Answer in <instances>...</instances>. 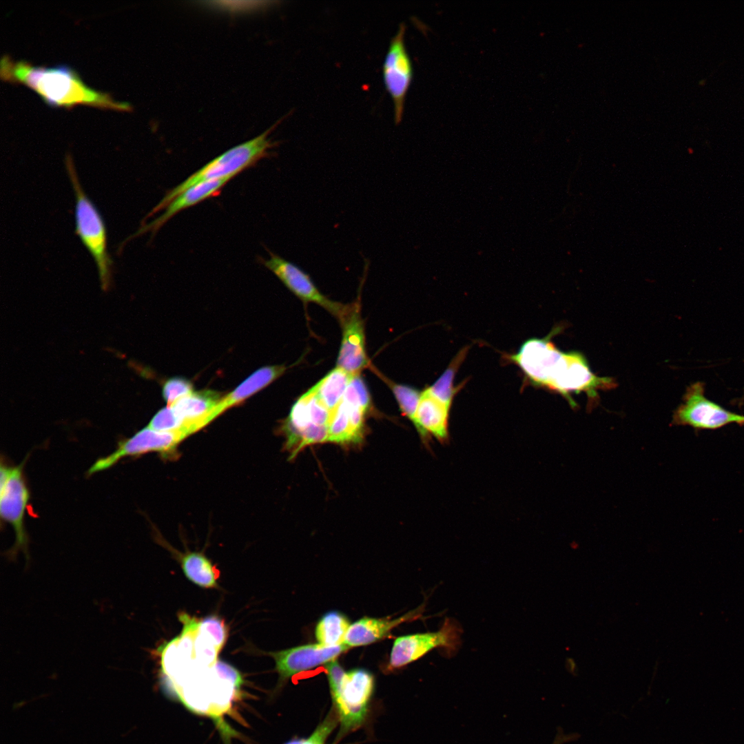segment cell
Wrapping results in <instances>:
<instances>
[{"instance_id": "d6986e66", "label": "cell", "mask_w": 744, "mask_h": 744, "mask_svg": "<svg viewBox=\"0 0 744 744\" xmlns=\"http://www.w3.org/2000/svg\"><path fill=\"white\" fill-rule=\"evenodd\" d=\"M353 376L336 367L311 389L318 398L331 412L341 402Z\"/></svg>"}, {"instance_id": "9c48e42d", "label": "cell", "mask_w": 744, "mask_h": 744, "mask_svg": "<svg viewBox=\"0 0 744 744\" xmlns=\"http://www.w3.org/2000/svg\"><path fill=\"white\" fill-rule=\"evenodd\" d=\"M405 31L402 23L391 39L382 66L385 87L393 103L395 124L402 119L404 101L413 78L411 60L405 45Z\"/></svg>"}, {"instance_id": "7c38bea8", "label": "cell", "mask_w": 744, "mask_h": 744, "mask_svg": "<svg viewBox=\"0 0 744 744\" xmlns=\"http://www.w3.org/2000/svg\"><path fill=\"white\" fill-rule=\"evenodd\" d=\"M349 648L345 644L326 646L318 643L268 654L275 661L276 670L280 679L286 680L296 674L334 661Z\"/></svg>"}, {"instance_id": "5b68a950", "label": "cell", "mask_w": 744, "mask_h": 744, "mask_svg": "<svg viewBox=\"0 0 744 744\" xmlns=\"http://www.w3.org/2000/svg\"><path fill=\"white\" fill-rule=\"evenodd\" d=\"M65 165L75 195L76 233L94 260L101 287L107 290L111 282L112 262L107 252L106 227L96 207L85 194L69 155Z\"/></svg>"}, {"instance_id": "6da1fadb", "label": "cell", "mask_w": 744, "mask_h": 744, "mask_svg": "<svg viewBox=\"0 0 744 744\" xmlns=\"http://www.w3.org/2000/svg\"><path fill=\"white\" fill-rule=\"evenodd\" d=\"M508 359L519 367L531 384L563 395L573 408L576 404L570 393L586 392L595 398L597 390L615 385L612 379L592 373L581 353L560 351L549 338L528 339Z\"/></svg>"}, {"instance_id": "52a82bcc", "label": "cell", "mask_w": 744, "mask_h": 744, "mask_svg": "<svg viewBox=\"0 0 744 744\" xmlns=\"http://www.w3.org/2000/svg\"><path fill=\"white\" fill-rule=\"evenodd\" d=\"M462 630L452 619L446 618L435 632L417 633L395 639L391 649L389 666L404 667L435 649L442 650L447 657L454 655L461 645Z\"/></svg>"}, {"instance_id": "4316f807", "label": "cell", "mask_w": 744, "mask_h": 744, "mask_svg": "<svg viewBox=\"0 0 744 744\" xmlns=\"http://www.w3.org/2000/svg\"><path fill=\"white\" fill-rule=\"evenodd\" d=\"M193 385L190 381L180 377H174L167 380L163 387V396L167 406H170L178 400L193 392Z\"/></svg>"}, {"instance_id": "484cf974", "label": "cell", "mask_w": 744, "mask_h": 744, "mask_svg": "<svg viewBox=\"0 0 744 744\" xmlns=\"http://www.w3.org/2000/svg\"><path fill=\"white\" fill-rule=\"evenodd\" d=\"M200 632L205 635L220 651L227 639V628L223 619L213 616L199 622Z\"/></svg>"}, {"instance_id": "2e32d148", "label": "cell", "mask_w": 744, "mask_h": 744, "mask_svg": "<svg viewBox=\"0 0 744 744\" xmlns=\"http://www.w3.org/2000/svg\"><path fill=\"white\" fill-rule=\"evenodd\" d=\"M231 179V178H225L205 181L188 188L174 198L160 216L149 223L143 224L133 236L148 232L156 234L168 220L181 211L218 194Z\"/></svg>"}, {"instance_id": "8fae6325", "label": "cell", "mask_w": 744, "mask_h": 744, "mask_svg": "<svg viewBox=\"0 0 744 744\" xmlns=\"http://www.w3.org/2000/svg\"><path fill=\"white\" fill-rule=\"evenodd\" d=\"M269 258L262 263L272 271L296 296L304 302L318 304L338 318H344L350 307L333 302L324 296L313 283L309 276L294 264L269 251Z\"/></svg>"}, {"instance_id": "277c9868", "label": "cell", "mask_w": 744, "mask_h": 744, "mask_svg": "<svg viewBox=\"0 0 744 744\" xmlns=\"http://www.w3.org/2000/svg\"><path fill=\"white\" fill-rule=\"evenodd\" d=\"M333 701L344 731L358 727L364 721L374 689V677L357 668L346 672L336 661L325 664Z\"/></svg>"}, {"instance_id": "f1b7e54d", "label": "cell", "mask_w": 744, "mask_h": 744, "mask_svg": "<svg viewBox=\"0 0 744 744\" xmlns=\"http://www.w3.org/2000/svg\"><path fill=\"white\" fill-rule=\"evenodd\" d=\"M577 737H578V736L577 734L566 735L561 731V732L559 731L557 732V734L556 735V737H555V740H554V741H553V743L552 744H564V743H565L566 742H569V741H572V740H573V739H575V738H576Z\"/></svg>"}, {"instance_id": "30bf717a", "label": "cell", "mask_w": 744, "mask_h": 744, "mask_svg": "<svg viewBox=\"0 0 744 744\" xmlns=\"http://www.w3.org/2000/svg\"><path fill=\"white\" fill-rule=\"evenodd\" d=\"M187 437L180 432L158 431L147 426L131 437L121 441L111 454L97 459L90 468L88 475L106 470L126 456H136L150 452L162 455L174 453L180 442Z\"/></svg>"}, {"instance_id": "7402d4cb", "label": "cell", "mask_w": 744, "mask_h": 744, "mask_svg": "<svg viewBox=\"0 0 744 744\" xmlns=\"http://www.w3.org/2000/svg\"><path fill=\"white\" fill-rule=\"evenodd\" d=\"M468 351V348L462 349L440 376V378L429 387L427 391L435 397L451 408L453 399L464 384L458 386L454 385L455 374L462 363Z\"/></svg>"}, {"instance_id": "9a60e30c", "label": "cell", "mask_w": 744, "mask_h": 744, "mask_svg": "<svg viewBox=\"0 0 744 744\" xmlns=\"http://www.w3.org/2000/svg\"><path fill=\"white\" fill-rule=\"evenodd\" d=\"M450 410L451 407L433 397L426 389L422 393L413 424L427 446L431 437L441 444L448 442Z\"/></svg>"}, {"instance_id": "d4e9b609", "label": "cell", "mask_w": 744, "mask_h": 744, "mask_svg": "<svg viewBox=\"0 0 744 744\" xmlns=\"http://www.w3.org/2000/svg\"><path fill=\"white\" fill-rule=\"evenodd\" d=\"M147 426L158 431L180 432L188 437L183 431L181 421L170 406L159 410L152 418Z\"/></svg>"}, {"instance_id": "7a4b0ae2", "label": "cell", "mask_w": 744, "mask_h": 744, "mask_svg": "<svg viewBox=\"0 0 744 744\" xmlns=\"http://www.w3.org/2000/svg\"><path fill=\"white\" fill-rule=\"evenodd\" d=\"M0 74L6 81L21 83L32 88L51 106L85 104L119 110L132 108L127 103L117 101L109 94L87 86L78 74L66 65H33L4 55L0 62Z\"/></svg>"}, {"instance_id": "44dd1931", "label": "cell", "mask_w": 744, "mask_h": 744, "mask_svg": "<svg viewBox=\"0 0 744 744\" xmlns=\"http://www.w3.org/2000/svg\"><path fill=\"white\" fill-rule=\"evenodd\" d=\"M351 624L342 613L331 611L326 613L318 622L315 637L318 643L326 646L344 644Z\"/></svg>"}, {"instance_id": "3957f363", "label": "cell", "mask_w": 744, "mask_h": 744, "mask_svg": "<svg viewBox=\"0 0 744 744\" xmlns=\"http://www.w3.org/2000/svg\"><path fill=\"white\" fill-rule=\"evenodd\" d=\"M279 123L280 121L277 122L260 135L229 149L190 175L168 191L147 218L164 209L174 198L188 188L205 181L225 178H233L240 172L269 156V150L276 146L269 136Z\"/></svg>"}, {"instance_id": "ffe728a7", "label": "cell", "mask_w": 744, "mask_h": 744, "mask_svg": "<svg viewBox=\"0 0 744 744\" xmlns=\"http://www.w3.org/2000/svg\"><path fill=\"white\" fill-rule=\"evenodd\" d=\"M182 569L187 578L205 588H216L218 572L204 555L188 552L180 557Z\"/></svg>"}, {"instance_id": "8992f818", "label": "cell", "mask_w": 744, "mask_h": 744, "mask_svg": "<svg viewBox=\"0 0 744 744\" xmlns=\"http://www.w3.org/2000/svg\"><path fill=\"white\" fill-rule=\"evenodd\" d=\"M733 423L744 425V415L730 411L709 400L705 395V384L698 381L688 386L682 402L673 413L671 425L715 430Z\"/></svg>"}, {"instance_id": "cb8c5ba5", "label": "cell", "mask_w": 744, "mask_h": 744, "mask_svg": "<svg viewBox=\"0 0 744 744\" xmlns=\"http://www.w3.org/2000/svg\"><path fill=\"white\" fill-rule=\"evenodd\" d=\"M386 382L391 386L402 414L413 424L422 393L409 386L395 384L389 380H386Z\"/></svg>"}, {"instance_id": "ac0fdd59", "label": "cell", "mask_w": 744, "mask_h": 744, "mask_svg": "<svg viewBox=\"0 0 744 744\" xmlns=\"http://www.w3.org/2000/svg\"><path fill=\"white\" fill-rule=\"evenodd\" d=\"M285 365L267 366L256 370L233 391L223 397L217 406L218 415L227 409L238 405L260 391L286 371Z\"/></svg>"}, {"instance_id": "ba28073f", "label": "cell", "mask_w": 744, "mask_h": 744, "mask_svg": "<svg viewBox=\"0 0 744 744\" xmlns=\"http://www.w3.org/2000/svg\"><path fill=\"white\" fill-rule=\"evenodd\" d=\"M29 497L22 464L8 466L1 463L0 514L1 519L11 524L15 532L16 541L10 551L12 557L19 549L27 555L28 538L24 528V517Z\"/></svg>"}, {"instance_id": "83f0119b", "label": "cell", "mask_w": 744, "mask_h": 744, "mask_svg": "<svg viewBox=\"0 0 744 744\" xmlns=\"http://www.w3.org/2000/svg\"><path fill=\"white\" fill-rule=\"evenodd\" d=\"M335 726V719L329 716L315 730L313 734L302 744H325L329 735Z\"/></svg>"}, {"instance_id": "e0dca14e", "label": "cell", "mask_w": 744, "mask_h": 744, "mask_svg": "<svg viewBox=\"0 0 744 744\" xmlns=\"http://www.w3.org/2000/svg\"><path fill=\"white\" fill-rule=\"evenodd\" d=\"M417 610L395 619L363 617L351 624L344 644L349 648L366 645L386 637L396 626L417 617Z\"/></svg>"}, {"instance_id": "5bb4252c", "label": "cell", "mask_w": 744, "mask_h": 744, "mask_svg": "<svg viewBox=\"0 0 744 744\" xmlns=\"http://www.w3.org/2000/svg\"><path fill=\"white\" fill-rule=\"evenodd\" d=\"M216 391H193L170 406L182 422L183 431L189 436L218 417L216 407L222 400Z\"/></svg>"}, {"instance_id": "603a6c76", "label": "cell", "mask_w": 744, "mask_h": 744, "mask_svg": "<svg viewBox=\"0 0 744 744\" xmlns=\"http://www.w3.org/2000/svg\"><path fill=\"white\" fill-rule=\"evenodd\" d=\"M327 431V442L347 444L361 440L351 425L349 407L342 400L331 412Z\"/></svg>"}, {"instance_id": "4fadbf2b", "label": "cell", "mask_w": 744, "mask_h": 744, "mask_svg": "<svg viewBox=\"0 0 744 744\" xmlns=\"http://www.w3.org/2000/svg\"><path fill=\"white\" fill-rule=\"evenodd\" d=\"M343 332L337 367L355 376L366 367L369 361L364 346V325L359 308L350 307L341 321Z\"/></svg>"}, {"instance_id": "f546056e", "label": "cell", "mask_w": 744, "mask_h": 744, "mask_svg": "<svg viewBox=\"0 0 744 744\" xmlns=\"http://www.w3.org/2000/svg\"><path fill=\"white\" fill-rule=\"evenodd\" d=\"M304 741V739H302H302H294V740H291V741H289L288 743H287L285 744H302Z\"/></svg>"}]
</instances>
